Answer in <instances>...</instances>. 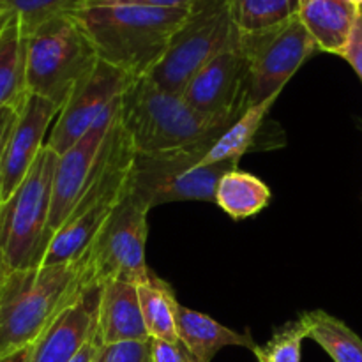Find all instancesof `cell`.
<instances>
[{
	"mask_svg": "<svg viewBox=\"0 0 362 362\" xmlns=\"http://www.w3.org/2000/svg\"><path fill=\"white\" fill-rule=\"evenodd\" d=\"M120 112V110H119ZM134 148L120 124L119 115L108 131L90 180L71 214L53 233L41 265H57L78 260L87 253L129 189Z\"/></svg>",
	"mask_w": 362,
	"mask_h": 362,
	"instance_id": "4",
	"label": "cell"
},
{
	"mask_svg": "<svg viewBox=\"0 0 362 362\" xmlns=\"http://www.w3.org/2000/svg\"><path fill=\"white\" fill-rule=\"evenodd\" d=\"M177 334L186 352L200 362H211L225 346H244L251 352L258 346L250 334L232 331L209 315L182 304L177 308Z\"/></svg>",
	"mask_w": 362,
	"mask_h": 362,
	"instance_id": "18",
	"label": "cell"
},
{
	"mask_svg": "<svg viewBox=\"0 0 362 362\" xmlns=\"http://www.w3.org/2000/svg\"><path fill=\"white\" fill-rule=\"evenodd\" d=\"M186 362H200V361H197L193 356H189V354L186 352Z\"/></svg>",
	"mask_w": 362,
	"mask_h": 362,
	"instance_id": "38",
	"label": "cell"
},
{
	"mask_svg": "<svg viewBox=\"0 0 362 362\" xmlns=\"http://www.w3.org/2000/svg\"><path fill=\"white\" fill-rule=\"evenodd\" d=\"M138 299H140L141 317H144L148 338L179 343V334H177L179 300L172 286L154 276L151 283L138 285Z\"/></svg>",
	"mask_w": 362,
	"mask_h": 362,
	"instance_id": "22",
	"label": "cell"
},
{
	"mask_svg": "<svg viewBox=\"0 0 362 362\" xmlns=\"http://www.w3.org/2000/svg\"><path fill=\"white\" fill-rule=\"evenodd\" d=\"M308 324V338L317 341L334 362H362V339L345 322L325 311L303 313Z\"/></svg>",
	"mask_w": 362,
	"mask_h": 362,
	"instance_id": "23",
	"label": "cell"
},
{
	"mask_svg": "<svg viewBox=\"0 0 362 362\" xmlns=\"http://www.w3.org/2000/svg\"><path fill=\"white\" fill-rule=\"evenodd\" d=\"M98 62V52L80 21L73 14H59L27 35L28 94L48 99L62 110Z\"/></svg>",
	"mask_w": 362,
	"mask_h": 362,
	"instance_id": "5",
	"label": "cell"
},
{
	"mask_svg": "<svg viewBox=\"0 0 362 362\" xmlns=\"http://www.w3.org/2000/svg\"><path fill=\"white\" fill-rule=\"evenodd\" d=\"M246 59L247 108L281 94L304 62L320 52L297 14L288 23L260 34H239Z\"/></svg>",
	"mask_w": 362,
	"mask_h": 362,
	"instance_id": "10",
	"label": "cell"
},
{
	"mask_svg": "<svg viewBox=\"0 0 362 362\" xmlns=\"http://www.w3.org/2000/svg\"><path fill=\"white\" fill-rule=\"evenodd\" d=\"M308 338V324L300 315L272 334L265 345L257 346L253 354L258 362H300L303 341Z\"/></svg>",
	"mask_w": 362,
	"mask_h": 362,
	"instance_id": "25",
	"label": "cell"
},
{
	"mask_svg": "<svg viewBox=\"0 0 362 362\" xmlns=\"http://www.w3.org/2000/svg\"><path fill=\"white\" fill-rule=\"evenodd\" d=\"M133 81V76L99 60L62 106L46 145L59 156L69 151L98 122L99 117L122 98Z\"/></svg>",
	"mask_w": 362,
	"mask_h": 362,
	"instance_id": "11",
	"label": "cell"
},
{
	"mask_svg": "<svg viewBox=\"0 0 362 362\" xmlns=\"http://www.w3.org/2000/svg\"><path fill=\"white\" fill-rule=\"evenodd\" d=\"M197 0H87L85 7L101 6H136V7H156V9H187Z\"/></svg>",
	"mask_w": 362,
	"mask_h": 362,
	"instance_id": "28",
	"label": "cell"
},
{
	"mask_svg": "<svg viewBox=\"0 0 362 362\" xmlns=\"http://www.w3.org/2000/svg\"><path fill=\"white\" fill-rule=\"evenodd\" d=\"M98 334L103 345L151 339L141 317L138 285L126 281L103 283L98 308Z\"/></svg>",
	"mask_w": 362,
	"mask_h": 362,
	"instance_id": "16",
	"label": "cell"
},
{
	"mask_svg": "<svg viewBox=\"0 0 362 362\" xmlns=\"http://www.w3.org/2000/svg\"><path fill=\"white\" fill-rule=\"evenodd\" d=\"M276 99H278V95L260 103V105L250 106L247 110H244L243 115L232 126L226 127L221 136L216 140V144L209 148V152L202 159V165L207 166L225 161L239 163L240 158L257 141V136L260 134L262 126H264L267 113L271 112Z\"/></svg>",
	"mask_w": 362,
	"mask_h": 362,
	"instance_id": "21",
	"label": "cell"
},
{
	"mask_svg": "<svg viewBox=\"0 0 362 362\" xmlns=\"http://www.w3.org/2000/svg\"><path fill=\"white\" fill-rule=\"evenodd\" d=\"M59 113L60 108L55 103L34 94L27 95L23 106L18 112V119L11 131L0 165L4 200H7L23 182L39 152L46 145L45 136L48 127L53 120H57Z\"/></svg>",
	"mask_w": 362,
	"mask_h": 362,
	"instance_id": "14",
	"label": "cell"
},
{
	"mask_svg": "<svg viewBox=\"0 0 362 362\" xmlns=\"http://www.w3.org/2000/svg\"><path fill=\"white\" fill-rule=\"evenodd\" d=\"M271 187L257 175L233 168L219 179L216 187V205L232 219L257 216L271 204Z\"/></svg>",
	"mask_w": 362,
	"mask_h": 362,
	"instance_id": "20",
	"label": "cell"
},
{
	"mask_svg": "<svg viewBox=\"0 0 362 362\" xmlns=\"http://www.w3.org/2000/svg\"><path fill=\"white\" fill-rule=\"evenodd\" d=\"M101 285L88 286L32 345L30 362H71L98 331Z\"/></svg>",
	"mask_w": 362,
	"mask_h": 362,
	"instance_id": "15",
	"label": "cell"
},
{
	"mask_svg": "<svg viewBox=\"0 0 362 362\" xmlns=\"http://www.w3.org/2000/svg\"><path fill=\"white\" fill-rule=\"evenodd\" d=\"M152 362H186V349L180 343L151 338Z\"/></svg>",
	"mask_w": 362,
	"mask_h": 362,
	"instance_id": "30",
	"label": "cell"
},
{
	"mask_svg": "<svg viewBox=\"0 0 362 362\" xmlns=\"http://www.w3.org/2000/svg\"><path fill=\"white\" fill-rule=\"evenodd\" d=\"M119 119L138 156L211 148L233 124L204 115L147 76L134 78L124 92Z\"/></svg>",
	"mask_w": 362,
	"mask_h": 362,
	"instance_id": "2",
	"label": "cell"
},
{
	"mask_svg": "<svg viewBox=\"0 0 362 362\" xmlns=\"http://www.w3.org/2000/svg\"><path fill=\"white\" fill-rule=\"evenodd\" d=\"M30 352H32V346L28 349L20 350V352L13 354V356H7L4 359H0V362H30Z\"/></svg>",
	"mask_w": 362,
	"mask_h": 362,
	"instance_id": "33",
	"label": "cell"
},
{
	"mask_svg": "<svg viewBox=\"0 0 362 362\" xmlns=\"http://www.w3.org/2000/svg\"><path fill=\"white\" fill-rule=\"evenodd\" d=\"M299 4L300 0H230V16L239 34H260L293 20Z\"/></svg>",
	"mask_w": 362,
	"mask_h": 362,
	"instance_id": "24",
	"label": "cell"
},
{
	"mask_svg": "<svg viewBox=\"0 0 362 362\" xmlns=\"http://www.w3.org/2000/svg\"><path fill=\"white\" fill-rule=\"evenodd\" d=\"M246 78V59L237 32L235 39L191 78L180 95L211 119L235 122L247 110Z\"/></svg>",
	"mask_w": 362,
	"mask_h": 362,
	"instance_id": "12",
	"label": "cell"
},
{
	"mask_svg": "<svg viewBox=\"0 0 362 362\" xmlns=\"http://www.w3.org/2000/svg\"><path fill=\"white\" fill-rule=\"evenodd\" d=\"M27 95V34L20 20L7 14L0 27V110L20 112Z\"/></svg>",
	"mask_w": 362,
	"mask_h": 362,
	"instance_id": "19",
	"label": "cell"
},
{
	"mask_svg": "<svg viewBox=\"0 0 362 362\" xmlns=\"http://www.w3.org/2000/svg\"><path fill=\"white\" fill-rule=\"evenodd\" d=\"M120 101L113 103L98 122L64 154L59 156L53 177V194H52V212H49V232L53 233L62 226L67 216L80 200L85 186L90 180L94 166L98 163L101 148L105 145L108 131L112 129L120 110Z\"/></svg>",
	"mask_w": 362,
	"mask_h": 362,
	"instance_id": "13",
	"label": "cell"
},
{
	"mask_svg": "<svg viewBox=\"0 0 362 362\" xmlns=\"http://www.w3.org/2000/svg\"><path fill=\"white\" fill-rule=\"evenodd\" d=\"M341 57L352 66V69L356 71L362 81V14H359L356 25H354L352 35H350L349 45H346Z\"/></svg>",
	"mask_w": 362,
	"mask_h": 362,
	"instance_id": "29",
	"label": "cell"
},
{
	"mask_svg": "<svg viewBox=\"0 0 362 362\" xmlns=\"http://www.w3.org/2000/svg\"><path fill=\"white\" fill-rule=\"evenodd\" d=\"M101 345H103V343H101V339H99L98 331H95V334L92 336V338L88 339L87 343H85L83 349L78 352V356L74 357V359L71 362H92V361H94L95 354H98L99 346H101Z\"/></svg>",
	"mask_w": 362,
	"mask_h": 362,
	"instance_id": "32",
	"label": "cell"
},
{
	"mask_svg": "<svg viewBox=\"0 0 362 362\" xmlns=\"http://www.w3.org/2000/svg\"><path fill=\"white\" fill-rule=\"evenodd\" d=\"M193 7V6H191ZM187 9L136 6L83 7L73 13L98 52L99 60L133 78L148 76L165 55Z\"/></svg>",
	"mask_w": 362,
	"mask_h": 362,
	"instance_id": "3",
	"label": "cell"
},
{
	"mask_svg": "<svg viewBox=\"0 0 362 362\" xmlns=\"http://www.w3.org/2000/svg\"><path fill=\"white\" fill-rule=\"evenodd\" d=\"M209 148L172 154H134L129 191L148 207L170 202H214L219 179L239 163L225 161L202 165Z\"/></svg>",
	"mask_w": 362,
	"mask_h": 362,
	"instance_id": "8",
	"label": "cell"
},
{
	"mask_svg": "<svg viewBox=\"0 0 362 362\" xmlns=\"http://www.w3.org/2000/svg\"><path fill=\"white\" fill-rule=\"evenodd\" d=\"M350 2H352L354 6L357 7V9H361V11H362V0H350Z\"/></svg>",
	"mask_w": 362,
	"mask_h": 362,
	"instance_id": "36",
	"label": "cell"
},
{
	"mask_svg": "<svg viewBox=\"0 0 362 362\" xmlns=\"http://www.w3.org/2000/svg\"><path fill=\"white\" fill-rule=\"evenodd\" d=\"M92 362H152L151 339L101 345Z\"/></svg>",
	"mask_w": 362,
	"mask_h": 362,
	"instance_id": "27",
	"label": "cell"
},
{
	"mask_svg": "<svg viewBox=\"0 0 362 362\" xmlns=\"http://www.w3.org/2000/svg\"><path fill=\"white\" fill-rule=\"evenodd\" d=\"M57 161L59 154L45 145L23 182L0 207V251L11 271L41 267L52 240L49 212Z\"/></svg>",
	"mask_w": 362,
	"mask_h": 362,
	"instance_id": "6",
	"label": "cell"
},
{
	"mask_svg": "<svg viewBox=\"0 0 362 362\" xmlns=\"http://www.w3.org/2000/svg\"><path fill=\"white\" fill-rule=\"evenodd\" d=\"M85 6L87 0H9L4 13L14 14L28 35L45 21L59 14H73Z\"/></svg>",
	"mask_w": 362,
	"mask_h": 362,
	"instance_id": "26",
	"label": "cell"
},
{
	"mask_svg": "<svg viewBox=\"0 0 362 362\" xmlns=\"http://www.w3.org/2000/svg\"><path fill=\"white\" fill-rule=\"evenodd\" d=\"M6 20H7V14H6V16H0V27H2L4 21H6Z\"/></svg>",
	"mask_w": 362,
	"mask_h": 362,
	"instance_id": "39",
	"label": "cell"
},
{
	"mask_svg": "<svg viewBox=\"0 0 362 362\" xmlns=\"http://www.w3.org/2000/svg\"><path fill=\"white\" fill-rule=\"evenodd\" d=\"M230 0H197L147 78L182 94L191 78L235 39Z\"/></svg>",
	"mask_w": 362,
	"mask_h": 362,
	"instance_id": "7",
	"label": "cell"
},
{
	"mask_svg": "<svg viewBox=\"0 0 362 362\" xmlns=\"http://www.w3.org/2000/svg\"><path fill=\"white\" fill-rule=\"evenodd\" d=\"M16 119H18V110L14 108L0 110V165H2L4 152H6L7 141H9L11 131H13Z\"/></svg>",
	"mask_w": 362,
	"mask_h": 362,
	"instance_id": "31",
	"label": "cell"
},
{
	"mask_svg": "<svg viewBox=\"0 0 362 362\" xmlns=\"http://www.w3.org/2000/svg\"><path fill=\"white\" fill-rule=\"evenodd\" d=\"M7 2H9V0H0V16H6V13H4V11H6Z\"/></svg>",
	"mask_w": 362,
	"mask_h": 362,
	"instance_id": "35",
	"label": "cell"
},
{
	"mask_svg": "<svg viewBox=\"0 0 362 362\" xmlns=\"http://www.w3.org/2000/svg\"><path fill=\"white\" fill-rule=\"evenodd\" d=\"M148 211L151 207L127 189L126 198L87 250L88 272L94 285L108 281L145 285L152 281L156 274L145 260Z\"/></svg>",
	"mask_w": 362,
	"mask_h": 362,
	"instance_id": "9",
	"label": "cell"
},
{
	"mask_svg": "<svg viewBox=\"0 0 362 362\" xmlns=\"http://www.w3.org/2000/svg\"><path fill=\"white\" fill-rule=\"evenodd\" d=\"M88 286L87 253L78 260L13 271L0 293V359L34 345Z\"/></svg>",
	"mask_w": 362,
	"mask_h": 362,
	"instance_id": "1",
	"label": "cell"
},
{
	"mask_svg": "<svg viewBox=\"0 0 362 362\" xmlns=\"http://www.w3.org/2000/svg\"><path fill=\"white\" fill-rule=\"evenodd\" d=\"M11 272L13 271L9 269L7 262L4 260L2 251H0V293H2V288H4V285H6V281H7V278H9Z\"/></svg>",
	"mask_w": 362,
	"mask_h": 362,
	"instance_id": "34",
	"label": "cell"
},
{
	"mask_svg": "<svg viewBox=\"0 0 362 362\" xmlns=\"http://www.w3.org/2000/svg\"><path fill=\"white\" fill-rule=\"evenodd\" d=\"M4 204V193H2V179H0V207Z\"/></svg>",
	"mask_w": 362,
	"mask_h": 362,
	"instance_id": "37",
	"label": "cell"
},
{
	"mask_svg": "<svg viewBox=\"0 0 362 362\" xmlns=\"http://www.w3.org/2000/svg\"><path fill=\"white\" fill-rule=\"evenodd\" d=\"M362 14L350 0H300L299 20L317 42L318 49L341 57L354 25Z\"/></svg>",
	"mask_w": 362,
	"mask_h": 362,
	"instance_id": "17",
	"label": "cell"
}]
</instances>
